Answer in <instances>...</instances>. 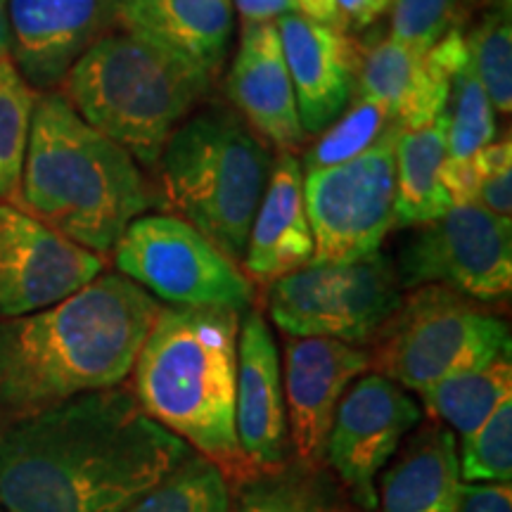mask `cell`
<instances>
[{"label": "cell", "instance_id": "5b68a950", "mask_svg": "<svg viewBox=\"0 0 512 512\" xmlns=\"http://www.w3.org/2000/svg\"><path fill=\"white\" fill-rule=\"evenodd\" d=\"M76 114L136 159L157 166L171 133L207 100L214 79L145 38L114 29L64 76Z\"/></svg>", "mask_w": 512, "mask_h": 512}, {"label": "cell", "instance_id": "4fadbf2b", "mask_svg": "<svg viewBox=\"0 0 512 512\" xmlns=\"http://www.w3.org/2000/svg\"><path fill=\"white\" fill-rule=\"evenodd\" d=\"M102 268L100 254L0 202V318L48 309L93 283Z\"/></svg>", "mask_w": 512, "mask_h": 512}, {"label": "cell", "instance_id": "ffe728a7", "mask_svg": "<svg viewBox=\"0 0 512 512\" xmlns=\"http://www.w3.org/2000/svg\"><path fill=\"white\" fill-rule=\"evenodd\" d=\"M230 0H119L117 29L145 38L216 81L233 38Z\"/></svg>", "mask_w": 512, "mask_h": 512}, {"label": "cell", "instance_id": "30bf717a", "mask_svg": "<svg viewBox=\"0 0 512 512\" xmlns=\"http://www.w3.org/2000/svg\"><path fill=\"white\" fill-rule=\"evenodd\" d=\"M394 128L351 162L304 174V207L313 235V264H349L380 252L394 228Z\"/></svg>", "mask_w": 512, "mask_h": 512}, {"label": "cell", "instance_id": "484cf974", "mask_svg": "<svg viewBox=\"0 0 512 512\" xmlns=\"http://www.w3.org/2000/svg\"><path fill=\"white\" fill-rule=\"evenodd\" d=\"M233 491L211 460L190 453L181 465L124 512H230Z\"/></svg>", "mask_w": 512, "mask_h": 512}, {"label": "cell", "instance_id": "3957f363", "mask_svg": "<svg viewBox=\"0 0 512 512\" xmlns=\"http://www.w3.org/2000/svg\"><path fill=\"white\" fill-rule=\"evenodd\" d=\"M240 311L162 306L131 370L147 418L211 460L230 491L256 475L235 434Z\"/></svg>", "mask_w": 512, "mask_h": 512}, {"label": "cell", "instance_id": "cb8c5ba5", "mask_svg": "<svg viewBox=\"0 0 512 512\" xmlns=\"http://www.w3.org/2000/svg\"><path fill=\"white\" fill-rule=\"evenodd\" d=\"M230 512H349V505L323 467L292 458L235 486Z\"/></svg>", "mask_w": 512, "mask_h": 512}, {"label": "cell", "instance_id": "1f68e13d", "mask_svg": "<svg viewBox=\"0 0 512 512\" xmlns=\"http://www.w3.org/2000/svg\"><path fill=\"white\" fill-rule=\"evenodd\" d=\"M467 0H392L389 38L413 53H430L441 38L460 29Z\"/></svg>", "mask_w": 512, "mask_h": 512}, {"label": "cell", "instance_id": "ac0fdd59", "mask_svg": "<svg viewBox=\"0 0 512 512\" xmlns=\"http://www.w3.org/2000/svg\"><path fill=\"white\" fill-rule=\"evenodd\" d=\"M235 112L264 143L292 152L306 143L297 98L275 22L242 24L240 48L226 79Z\"/></svg>", "mask_w": 512, "mask_h": 512}, {"label": "cell", "instance_id": "f546056e", "mask_svg": "<svg viewBox=\"0 0 512 512\" xmlns=\"http://www.w3.org/2000/svg\"><path fill=\"white\" fill-rule=\"evenodd\" d=\"M472 72L482 83L494 112L512 110V27L510 8H498L465 36Z\"/></svg>", "mask_w": 512, "mask_h": 512}, {"label": "cell", "instance_id": "7402d4cb", "mask_svg": "<svg viewBox=\"0 0 512 512\" xmlns=\"http://www.w3.org/2000/svg\"><path fill=\"white\" fill-rule=\"evenodd\" d=\"M460 489L456 434L430 420L382 475L377 505L380 512H458Z\"/></svg>", "mask_w": 512, "mask_h": 512}, {"label": "cell", "instance_id": "4316f807", "mask_svg": "<svg viewBox=\"0 0 512 512\" xmlns=\"http://www.w3.org/2000/svg\"><path fill=\"white\" fill-rule=\"evenodd\" d=\"M446 164H470L496 138V112L467 60L453 74L446 102Z\"/></svg>", "mask_w": 512, "mask_h": 512}, {"label": "cell", "instance_id": "8d00e7d4", "mask_svg": "<svg viewBox=\"0 0 512 512\" xmlns=\"http://www.w3.org/2000/svg\"><path fill=\"white\" fill-rule=\"evenodd\" d=\"M10 19H8V0H0V60L10 57Z\"/></svg>", "mask_w": 512, "mask_h": 512}, {"label": "cell", "instance_id": "836d02e7", "mask_svg": "<svg viewBox=\"0 0 512 512\" xmlns=\"http://www.w3.org/2000/svg\"><path fill=\"white\" fill-rule=\"evenodd\" d=\"M240 12L242 24L278 22L280 17L299 15L323 27L349 34V24L335 0H230Z\"/></svg>", "mask_w": 512, "mask_h": 512}, {"label": "cell", "instance_id": "8992f818", "mask_svg": "<svg viewBox=\"0 0 512 512\" xmlns=\"http://www.w3.org/2000/svg\"><path fill=\"white\" fill-rule=\"evenodd\" d=\"M157 169L166 214L242 261L273 157L240 114L221 102L197 107L166 140Z\"/></svg>", "mask_w": 512, "mask_h": 512}, {"label": "cell", "instance_id": "4dcf8cb0", "mask_svg": "<svg viewBox=\"0 0 512 512\" xmlns=\"http://www.w3.org/2000/svg\"><path fill=\"white\" fill-rule=\"evenodd\" d=\"M460 477L470 484H510L512 479V396L489 420L463 439L458 451Z\"/></svg>", "mask_w": 512, "mask_h": 512}, {"label": "cell", "instance_id": "d590c367", "mask_svg": "<svg viewBox=\"0 0 512 512\" xmlns=\"http://www.w3.org/2000/svg\"><path fill=\"white\" fill-rule=\"evenodd\" d=\"M351 29H366L392 8V0H335Z\"/></svg>", "mask_w": 512, "mask_h": 512}, {"label": "cell", "instance_id": "2e32d148", "mask_svg": "<svg viewBox=\"0 0 512 512\" xmlns=\"http://www.w3.org/2000/svg\"><path fill=\"white\" fill-rule=\"evenodd\" d=\"M235 434L242 456L256 472L273 470L290 460L280 354L264 313L256 309L240 318Z\"/></svg>", "mask_w": 512, "mask_h": 512}, {"label": "cell", "instance_id": "7a4b0ae2", "mask_svg": "<svg viewBox=\"0 0 512 512\" xmlns=\"http://www.w3.org/2000/svg\"><path fill=\"white\" fill-rule=\"evenodd\" d=\"M162 304L121 273L48 309L0 318V420L15 422L128 380Z\"/></svg>", "mask_w": 512, "mask_h": 512}, {"label": "cell", "instance_id": "52a82bcc", "mask_svg": "<svg viewBox=\"0 0 512 512\" xmlns=\"http://www.w3.org/2000/svg\"><path fill=\"white\" fill-rule=\"evenodd\" d=\"M366 349L373 373L422 394L510 351V328L463 294L422 285L401 294L399 306Z\"/></svg>", "mask_w": 512, "mask_h": 512}, {"label": "cell", "instance_id": "83f0119b", "mask_svg": "<svg viewBox=\"0 0 512 512\" xmlns=\"http://www.w3.org/2000/svg\"><path fill=\"white\" fill-rule=\"evenodd\" d=\"M394 128L401 126L392 119V114L375 100L356 93L351 107L347 105V110L339 114L323 133H318L316 143L306 150L302 171L306 174L313 169H328V166L351 162L380 143Z\"/></svg>", "mask_w": 512, "mask_h": 512}, {"label": "cell", "instance_id": "44dd1931", "mask_svg": "<svg viewBox=\"0 0 512 512\" xmlns=\"http://www.w3.org/2000/svg\"><path fill=\"white\" fill-rule=\"evenodd\" d=\"M448 88L451 81L427 53H413L389 36L361 43L356 93L382 105L403 131L437 121L446 112Z\"/></svg>", "mask_w": 512, "mask_h": 512}, {"label": "cell", "instance_id": "8fae6325", "mask_svg": "<svg viewBox=\"0 0 512 512\" xmlns=\"http://www.w3.org/2000/svg\"><path fill=\"white\" fill-rule=\"evenodd\" d=\"M394 268L401 290L444 285L477 304L503 302L512 287V221L453 204L403 242Z\"/></svg>", "mask_w": 512, "mask_h": 512}, {"label": "cell", "instance_id": "9a60e30c", "mask_svg": "<svg viewBox=\"0 0 512 512\" xmlns=\"http://www.w3.org/2000/svg\"><path fill=\"white\" fill-rule=\"evenodd\" d=\"M119 0H8L10 57L34 91L60 86L76 60L117 29Z\"/></svg>", "mask_w": 512, "mask_h": 512}, {"label": "cell", "instance_id": "e575fe53", "mask_svg": "<svg viewBox=\"0 0 512 512\" xmlns=\"http://www.w3.org/2000/svg\"><path fill=\"white\" fill-rule=\"evenodd\" d=\"M458 512H512L510 484L463 482Z\"/></svg>", "mask_w": 512, "mask_h": 512}, {"label": "cell", "instance_id": "603a6c76", "mask_svg": "<svg viewBox=\"0 0 512 512\" xmlns=\"http://www.w3.org/2000/svg\"><path fill=\"white\" fill-rule=\"evenodd\" d=\"M446 114L396 140L394 226H427L453 207L444 188Z\"/></svg>", "mask_w": 512, "mask_h": 512}, {"label": "cell", "instance_id": "f1b7e54d", "mask_svg": "<svg viewBox=\"0 0 512 512\" xmlns=\"http://www.w3.org/2000/svg\"><path fill=\"white\" fill-rule=\"evenodd\" d=\"M36 98L12 57L0 60V202L17 200Z\"/></svg>", "mask_w": 512, "mask_h": 512}, {"label": "cell", "instance_id": "5bb4252c", "mask_svg": "<svg viewBox=\"0 0 512 512\" xmlns=\"http://www.w3.org/2000/svg\"><path fill=\"white\" fill-rule=\"evenodd\" d=\"M283 396L294 460L325 467V441L342 396L370 368L366 347L325 337H285Z\"/></svg>", "mask_w": 512, "mask_h": 512}, {"label": "cell", "instance_id": "d4e9b609", "mask_svg": "<svg viewBox=\"0 0 512 512\" xmlns=\"http://www.w3.org/2000/svg\"><path fill=\"white\" fill-rule=\"evenodd\" d=\"M432 420L451 427L460 437H470L489 420L505 399L512 396L510 351L486 366L451 375L420 394Z\"/></svg>", "mask_w": 512, "mask_h": 512}, {"label": "cell", "instance_id": "d6a6232c", "mask_svg": "<svg viewBox=\"0 0 512 512\" xmlns=\"http://www.w3.org/2000/svg\"><path fill=\"white\" fill-rule=\"evenodd\" d=\"M479 190L477 202L479 207L498 216V219H512V145L510 138L501 143L486 145L475 157Z\"/></svg>", "mask_w": 512, "mask_h": 512}, {"label": "cell", "instance_id": "e0dca14e", "mask_svg": "<svg viewBox=\"0 0 512 512\" xmlns=\"http://www.w3.org/2000/svg\"><path fill=\"white\" fill-rule=\"evenodd\" d=\"M306 136H318L356 93L361 43L299 15L275 22Z\"/></svg>", "mask_w": 512, "mask_h": 512}, {"label": "cell", "instance_id": "6da1fadb", "mask_svg": "<svg viewBox=\"0 0 512 512\" xmlns=\"http://www.w3.org/2000/svg\"><path fill=\"white\" fill-rule=\"evenodd\" d=\"M192 448L112 387L0 425L5 512H124Z\"/></svg>", "mask_w": 512, "mask_h": 512}, {"label": "cell", "instance_id": "9c48e42d", "mask_svg": "<svg viewBox=\"0 0 512 512\" xmlns=\"http://www.w3.org/2000/svg\"><path fill=\"white\" fill-rule=\"evenodd\" d=\"M124 278L176 309L245 311L254 287L235 261L171 214L138 216L112 249Z\"/></svg>", "mask_w": 512, "mask_h": 512}, {"label": "cell", "instance_id": "ba28073f", "mask_svg": "<svg viewBox=\"0 0 512 512\" xmlns=\"http://www.w3.org/2000/svg\"><path fill=\"white\" fill-rule=\"evenodd\" d=\"M394 261L375 252L349 264H311L268 283L266 306L287 337L368 347L401 302Z\"/></svg>", "mask_w": 512, "mask_h": 512}, {"label": "cell", "instance_id": "74e56055", "mask_svg": "<svg viewBox=\"0 0 512 512\" xmlns=\"http://www.w3.org/2000/svg\"><path fill=\"white\" fill-rule=\"evenodd\" d=\"M0 512H5V510H3V508H0Z\"/></svg>", "mask_w": 512, "mask_h": 512}, {"label": "cell", "instance_id": "d6986e66", "mask_svg": "<svg viewBox=\"0 0 512 512\" xmlns=\"http://www.w3.org/2000/svg\"><path fill=\"white\" fill-rule=\"evenodd\" d=\"M311 264L313 235L304 207L302 162L292 152H280L249 228L242 273L249 283L268 285Z\"/></svg>", "mask_w": 512, "mask_h": 512}, {"label": "cell", "instance_id": "277c9868", "mask_svg": "<svg viewBox=\"0 0 512 512\" xmlns=\"http://www.w3.org/2000/svg\"><path fill=\"white\" fill-rule=\"evenodd\" d=\"M152 202L124 147L86 124L62 93H38L15 207L105 256Z\"/></svg>", "mask_w": 512, "mask_h": 512}, {"label": "cell", "instance_id": "7c38bea8", "mask_svg": "<svg viewBox=\"0 0 512 512\" xmlns=\"http://www.w3.org/2000/svg\"><path fill=\"white\" fill-rule=\"evenodd\" d=\"M420 420L418 401L377 373H363L344 392L325 441V465L351 503L377 510L375 479Z\"/></svg>", "mask_w": 512, "mask_h": 512}]
</instances>
